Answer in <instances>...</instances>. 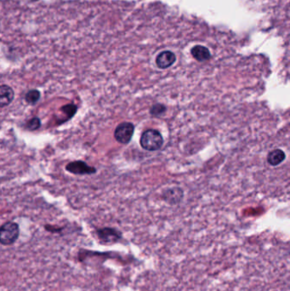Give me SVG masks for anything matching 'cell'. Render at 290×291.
<instances>
[{"label":"cell","instance_id":"8992f818","mask_svg":"<svg viewBox=\"0 0 290 291\" xmlns=\"http://www.w3.org/2000/svg\"><path fill=\"white\" fill-rule=\"evenodd\" d=\"M191 54L193 55V57L199 63H204V61L210 60L211 58V52H210V49L202 45L193 46L191 50Z\"/></svg>","mask_w":290,"mask_h":291},{"label":"cell","instance_id":"30bf717a","mask_svg":"<svg viewBox=\"0 0 290 291\" xmlns=\"http://www.w3.org/2000/svg\"><path fill=\"white\" fill-rule=\"evenodd\" d=\"M41 94L38 90H31L26 94L25 100L30 105H35L40 99Z\"/></svg>","mask_w":290,"mask_h":291},{"label":"cell","instance_id":"277c9868","mask_svg":"<svg viewBox=\"0 0 290 291\" xmlns=\"http://www.w3.org/2000/svg\"><path fill=\"white\" fill-rule=\"evenodd\" d=\"M66 170L74 175H91L96 172V169L88 165L84 161H74L68 163Z\"/></svg>","mask_w":290,"mask_h":291},{"label":"cell","instance_id":"4fadbf2b","mask_svg":"<svg viewBox=\"0 0 290 291\" xmlns=\"http://www.w3.org/2000/svg\"><path fill=\"white\" fill-rule=\"evenodd\" d=\"M77 107L73 104H69V105H66L61 108V110L64 112V113H67L68 115V119L72 118L74 114L76 113V111H77Z\"/></svg>","mask_w":290,"mask_h":291},{"label":"cell","instance_id":"7a4b0ae2","mask_svg":"<svg viewBox=\"0 0 290 291\" xmlns=\"http://www.w3.org/2000/svg\"><path fill=\"white\" fill-rule=\"evenodd\" d=\"M20 235L18 224L8 221L3 224L0 229V242L2 245H11L17 240Z\"/></svg>","mask_w":290,"mask_h":291},{"label":"cell","instance_id":"6da1fadb","mask_svg":"<svg viewBox=\"0 0 290 291\" xmlns=\"http://www.w3.org/2000/svg\"><path fill=\"white\" fill-rule=\"evenodd\" d=\"M141 148L147 151L154 152L162 148L163 138L160 132L156 130H148L141 135L140 139Z\"/></svg>","mask_w":290,"mask_h":291},{"label":"cell","instance_id":"5b68a950","mask_svg":"<svg viewBox=\"0 0 290 291\" xmlns=\"http://www.w3.org/2000/svg\"><path fill=\"white\" fill-rule=\"evenodd\" d=\"M176 61V55L170 50H164L159 53L156 57V64L160 69H166L175 64Z\"/></svg>","mask_w":290,"mask_h":291},{"label":"cell","instance_id":"3957f363","mask_svg":"<svg viewBox=\"0 0 290 291\" xmlns=\"http://www.w3.org/2000/svg\"><path fill=\"white\" fill-rule=\"evenodd\" d=\"M134 131H135L134 124L129 122H125L118 124V127L116 128L114 131V138L119 143L126 145L130 143V141H131Z\"/></svg>","mask_w":290,"mask_h":291},{"label":"cell","instance_id":"9c48e42d","mask_svg":"<svg viewBox=\"0 0 290 291\" xmlns=\"http://www.w3.org/2000/svg\"><path fill=\"white\" fill-rule=\"evenodd\" d=\"M285 153L281 149H275L268 153L267 162L272 166H278L285 159Z\"/></svg>","mask_w":290,"mask_h":291},{"label":"cell","instance_id":"52a82bcc","mask_svg":"<svg viewBox=\"0 0 290 291\" xmlns=\"http://www.w3.org/2000/svg\"><path fill=\"white\" fill-rule=\"evenodd\" d=\"M15 97V93L12 88L6 85H2L0 87V107L5 108L12 102Z\"/></svg>","mask_w":290,"mask_h":291},{"label":"cell","instance_id":"8fae6325","mask_svg":"<svg viewBox=\"0 0 290 291\" xmlns=\"http://www.w3.org/2000/svg\"><path fill=\"white\" fill-rule=\"evenodd\" d=\"M165 106L158 103V104H154L151 108L150 113L153 117H159V116L163 115V113H165Z\"/></svg>","mask_w":290,"mask_h":291},{"label":"cell","instance_id":"ba28073f","mask_svg":"<svg viewBox=\"0 0 290 291\" xmlns=\"http://www.w3.org/2000/svg\"><path fill=\"white\" fill-rule=\"evenodd\" d=\"M183 191L179 188L169 189L164 193V199L168 203L171 204H176L180 203L183 198Z\"/></svg>","mask_w":290,"mask_h":291},{"label":"cell","instance_id":"7c38bea8","mask_svg":"<svg viewBox=\"0 0 290 291\" xmlns=\"http://www.w3.org/2000/svg\"><path fill=\"white\" fill-rule=\"evenodd\" d=\"M41 122L39 120V118H33L30 120L28 121V123H27V128H28V131H33L38 130V129L40 128Z\"/></svg>","mask_w":290,"mask_h":291}]
</instances>
